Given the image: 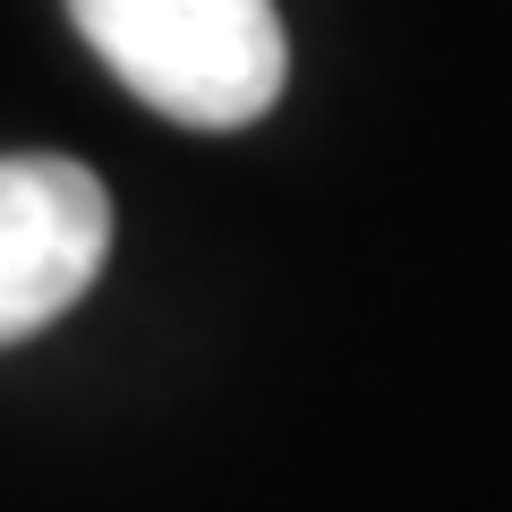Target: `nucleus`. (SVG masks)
Returning a JSON list of instances; mask_svg holds the SVG:
<instances>
[{
  "label": "nucleus",
  "mask_w": 512,
  "mask_h": 512,
  "mask_svg": "<svg viewBox=\"0 0 512 512\" xmlns=\"http://www.w3.org/2000/svg\"><path fill=\"white\" fill-rule=\"evenodd\" d=\"M69 18L137 103L180 128H248L291 77L274 0H69Z\"/></svg>",
  "instance_id": "f257e3e1"
},
{
  "label": "nucleus",
  "mask_w": 512,
  "mask_h": 512,
  "mask_svg": "<svg viewBox=\"0 0 512 512\" xmlns=\"http://www.w3.org/2000/svg\"><path fill=\"white\" fill-rule=\"evenodd\" d=\"M111 256V197L69 154H0V350L60 325Z\"/></svg>",
  "instance_id": "f03ea898"
}]
</instances>
